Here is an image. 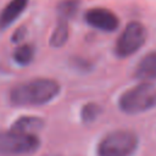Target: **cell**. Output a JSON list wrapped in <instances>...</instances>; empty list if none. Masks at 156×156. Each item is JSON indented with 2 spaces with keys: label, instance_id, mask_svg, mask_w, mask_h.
<instances>
[{
  "label": "cell",
  "instance_id": "obj_1",
  "mask_svg": "<svg viewBox=\"0 0 156 156\" xmlns=\"http://www.w3.org/2000/svg\"><path fill=\"white\" fill-rule=\"evenodd\" d=\"M60 93V84L49 78H37L12 88L10 100L16 106H38L54 100Z\"/></svg>",
  "mask_w": 156,
  "mask_h": 156
},
{
  "label": "cell",
  "instance_id": "obj_2",
  "mask_svg": "<svg viewBox=\"0 0 156 156\" xmlns=\"http://www.w3.org/2000/svg\"><path fill=\"white\" fill-rule=\"evenodd\" d=\"M119 108L129 115L145 112L156 106V87L151 83L143 82L127 91L119 98Z\"/></svg>",
  "mask_w": 156,
  "mask_h": 156
},
{
  "label": "cell",
  "instance_id": "obj_3",
  "mask_svg": "<svg viewBox=\"0 0 156 156\" xmlns=\"http://www.w3.org/2000/svg\"><path fill=\"white\" fill-rule=\"evenodd\" d=\"M139 140L135 133L130 130H113L105 135L98 145V156H132Z\"/></svg>",
  "mask_w": 156,
  "mask_h": 156
},
{
  "label": "cell",
  "instance_id": "obj_4",
  "mask_svg": "<svg viewBox=\"0 0 156 156\" xmlns=\"http://www.w3.org/2000/svg\"><path fill=\"white\" fill-rule=\"evenodd\" d=\"M39 139L35 134L21 133L17 130L0 132V154L22 155L35 151L39 147Z\"/></svg>",
  "mask_w": 156,
  "mask_h": 156
},
{
  "label": "cell",
  "instance_id": "obj_5",
  "mask_svg": "<svg viewBox=\"0 0 156 156\" xmlns=\"http://www.w3.org/2000/svg\"><path fill=\"white\" fill-rule=\"evenodd\" d=\"M147 37V30L145 26L138 21L129 22L122 34L118 37L115 46L116 55L118 57H128L135 54L145 43Z\"/></svg>",
  "mask_w": 156,
  "mask_h": 156
},
{
  "label": "cell",
  "instance_id": "obj_6",
  "mask_svg": "<svg viewBox=\"0 0 156 156\" xmlns=\"http://www.w3.org/2000/svg\"><path fill=\"white\" fill-rule=\"evenodd\" d=\"M84 18L90 27L104 32H115L119 27V20L117 15L105 7L89 9L85 12Z\"/></svg>",
  "mask_w": 156,
  "mask_h": 156
},
{
  "label": "cell",
  "instance_id": "obj_7",
  "mask_svg": "<svg viewBox=\"0 0 156 156\" xmlns=\"http://www.w3.org/2000/svg\"><path fill=\"white\" fill-rule=\"evenodd\" d=\"M135 77L141 82H156V51L146 54L135 68Z\"/></svg>",
  "mask_w": 156,
  "mask_h": 156
},
{
  "label": "cell",
  "instance_id": "obj_8",
  "mask_svg": "<svg viewBox=\"0 0 156 156\" xmlns=\"http://www.w3.org/2000/svg\"><path fill=\"white\" fill-rule=\"evenodd\" d=\"M28 2L29 0H11L7 2L0 13V28L4 29L11 26L27 9Z\"/></svg>",
  "mask_w": 156,
  "mask_h": 156
},
{
  "label": "cell",
  "instance_id": "obj_9",
  "mask_svg": "<svg viewBox=\"0 0 156 156\" xmlns=\"http://www.w3.org/2000/svg\"><path fill=\"white\" fill-rule=\"evenodd\" d=\"M43 126H44V121L41 118L35 117V116H23L12 124L11 129L21 132V133L35 134L43 128Z\"/></svg>",
  "mask_w": 156,
  "mask_h": 156
},
{
  "label": "cell",
  "instance_id": "obj_10",
  "mask_svg": "<svg viewBox=\"0 0 156 156\" xmlns=\"http://www.w3.org/2000/svg\"><path fill=\"white\" fill-rule=\"evenodd\" d=\"M79 7H80V0H61L56 6L58 20H63L68 22L71 18H73L77 15Z\"/></svg>",
  "mask_w": 156,
  "mask_h": 156
},
{
  "label": "cell",
  "instance_id": "obj_11",
  "mask_svg": "<svg viewBox=\"0 0 156 156\" xmlns=\"http://www.w3.org/2000/svg\"><path fill=\"white\" fill-rule=\"evenodd\" d=\"M69 35L68 29V22L63 20H58L55 29L52 30V34L50 37V45L52 48H61L66 44Z\"/></svg>",
  "mask_w": 156,
  "mask_h": 156
},
{
  "label": "cell",
  "instance_id": "obj_12",
  "mask_svg": "<svg viewBox=\"0 0 156 156\" xmlns=\"http://www.w3.org/2000/svg\"><path fill=\"white\" fill-rule=\"evenodd\" d=\"M33 57H34V49L30 44H22L13 51V60L21 66L29 65Z\"/></svg>",
  "mask_w": 156,
  "mask_h": 156
},
{
  "label": "cell",
  "instance_id": "obj_13",
  "mask_svg": "<svg viewBox=\"0 0 156 156\" xmlns=\"http://www.w3.org/2000/svg\"><path fill=\"white\" fill-rule=\"evenodd\" d=\"M101 113V107L94 102H89L82 107L80 117L84 123H91L98 118V116Z\"/></svg>",
  "mask_w": 156,
  "mask_h": 156
},
{
  "label": "cell",
  "instance_id": "obj_14",
  "mask_svg": "<svg viewBox=\"0 0 156 156\" xmlns=\"http://www.w3.org/2000/svg\"><path fill=\"white\" fill-rule=\"evenodd\" d=\"M24 35H26V28L24 27H20V28H17L15 30V33L12 35V41H15V43L21 41L24 38Z\"/></svg>",
  "mask_w": 156,
  "mask_h": 156
},
{
  "label": "cell",
  "instance_id": "obj_15",
  "mask_svg": "<svg viewBox=\"0 0 156 156\" xmlns=\"http://www.w3.org/2000/svg\"><path fill=\"white\" fill-rule=\"evenodd\" d=\"M46 156H60V155H46Z\"/></svg>",
  "mask_w": 156,
  "mask_h": 156
}]
</instances>
